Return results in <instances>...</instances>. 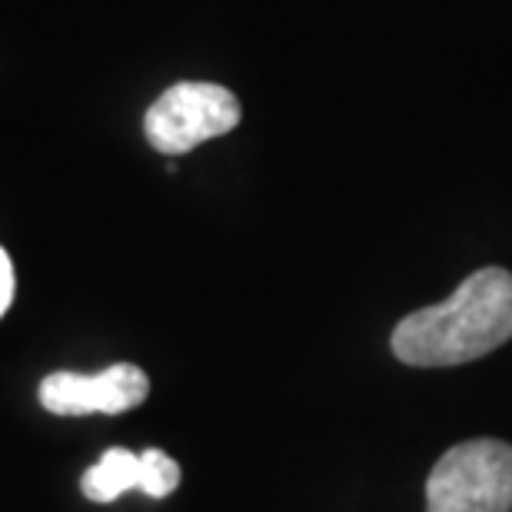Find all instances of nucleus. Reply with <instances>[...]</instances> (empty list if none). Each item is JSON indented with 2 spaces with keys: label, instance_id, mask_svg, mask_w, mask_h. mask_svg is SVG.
Listing matches in <instances>:
<instances>
[{
  "label": "nucleus",
  "instance_id": "nucleus-5",
  "mask_svg": "<svg viewBox=\"0 0 512 512\" xmlns=\"http://www.w3.org/2000/svg\"><path fill=\"white\" fill-rule=\"evenodd\" d=\"M133 486H140V456H133L130 449H107L100 463L90 466L80 479L84 496L94 503H114Z\"/></svg>",
  "mask_w": 512,
  "mask_h": 512
},
{
  "label": "nucleus",
  "instance_id": "nucleus-1",
  "mask_svg": "<svg viewBox=\"0 0 512 512\" xmlns=\"http://www.w3.org/2000/svg\"><path fill=\"white\" fill-rule=\"evenodd\" d=\"M512 340V273L476 270L446 303L403 316L393 330V356L419 370L463 366Z\"/></svg>",
  "mask_w": 512,
  "mask_h": 512
},
{
  "label": "nucleus",
  "instance_id": "nucleus-3",
  "mask_svg": "<svg viewBox=\"0 0 512 512\" xmlns=\"http://www.w3.org/2000/svg\"><path fill=\"white\" fill-rule=\"evenodd\" d=\"M240 100L220 84L183 80L153 100L143 117V130L153 150L180 157L213 137H223L240 124Z\"/></svg>",
  "mask_w": 512,
  "mask_h": 512
},
{
  "label": "nucleus",
  "instance_id": "nucleus-2",
  "mask_svg": "<svg viewBox=\"0 0 512 512\" xmlns=\"http://www.w3.org/2000/svg\"><path fill=\"white\" fill-rule=\"evenodd\" d=\"M426 512H512V446L469 439L449 449L426 479Z\"/></svg>",
  "mask_w": 512,
  "mask_h": 512
},
{
  "label": "nucleus",
  "instance_id": "nucleus-6",
  "mask_svg": "<svg viewBox=\"0 0 512 512\" xmlns=\"http://www.w3.org/2000/svg\"><path fill=\"white\" fill-rule=\"evenodd\" d=\"M177 486H180V466L173 463L167 453H160V449L140 453V486L137 489H143V493L153 499H163Z\"/></svg>",
  "mask_w": 512,
  "mask_h": 512
},
{
  "label": "nucleus",
  "instance_id": "nucleus-4",
  "mask_svg": "<svg viewBox=\"0 0 512 512\" xmlns=\"http://www.w3.org/2000/svg\"><path fill=\"white\" fill-rule=\"evenodd\" d=\"M40 406L54 416L104 413V389H100V376L50 373L47 380L40 383Z\"/></svg>",
  "mask_w": 512,
  "mask_h": 512
},
{
  "label": "nucleus",
  "instance_id": "nucleus-7",
  "mask_svg": "<svg viewBox=\"0 0 512 512\" xmlns=\"http://www.w3.org/2000/svg\"><path fill=\"white\" fill-rule=\"evenodd\" d=\"M10 300H14V266H10L7 250H0V316L7 313Z\"/></svg>",
  "mask_w": 512,
  "mask_h": 512
}]
</instances>
